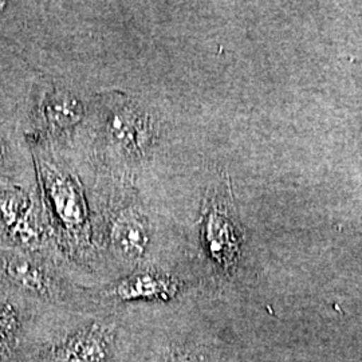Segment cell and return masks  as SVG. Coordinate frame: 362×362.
<instances>
[{"label": "cell", "mask_w": 362, "mask_h": 362, "mask_svg": "<svg viewBox=\"0 0 362 362\" xmlns=\"http://www.w3.org/2000/svg\"><path fill=\"white\" fill-rule=\"evenodd\" d=\"M1 153H3V149H1V146H0V158H1Z\"/></svg>", "instance_id": "9"}, {"label": "cell", "mask_w": 362, "mask_h": 362, "mask_svg": "<svg viewBox=\"0 0 362 362\" xmlns=\"http://www.w3.org/2000/svg\"><path fill=\"white\" fill-rule=\"evenodd\" d=\"M105 357L104 337L93 329L73 338L59 356L61 362H101Z\"/></svg>", "instance_id": "5"}, {"label": "cell", "mask_w": 362, "mask_h": 362, "mask_svg": "<svg viewBox=\"0 0 362 362\" xmlns=\"http://www.w3.org/2000/svg\"><path fill=\"white\" fill-rule=\"evenodd\" d=\"M148 240L145 223L137 215L125 214L116 220L112 230V242L117 254L125 260L134 262L143 258Z\"/></svg>", "instance_id": "2"}, {"label": "cell", "mask_w": 362, "mask_h": 362, "mask_svg": "<svg viewBox=\"0 0 362 362\" xmlns=\"http://www.w3.org/2000/svg\"><path fill=\"white\" fill-rule=\"evenodd\" d=\"M170 362H194L192 360H189V358H176V360H173V361Z\"/></svg>", "instance_id": "8"}, {"label": "cell", "mask_w": 362, "mask_h": 362, "mask_svg": "<svg viewBox=\"0 0 362 362\" xmlns=\"http://www.w3.org/2000/svg\"><path fill=\"white\" fill-rule=\"evenodd\" d=\"M177 285L169 276L157 272H140L124 281L117 287V294L122 299H163L175 296Z\"/></svg>", "instance_id": "3"}, {"label": "cell", "mask_w": 362, "mask_h": 362, "mask_svg": "<svg viewBox=\"0 0 362 362\" xmlns=\"http://www.w3.org/2000/svg\"><path fill=\"white\" fill-rule=\"evenodd\" d=\"M7 274L19 285L26 287L28 290L46 296L49 293V282L45 274L26 259L13 258L7 262L6 266Z\"/></svg>", "instance_id": "6"}, {"label": "cell", "mask_w": 362, "mask_h": 362, "mask_svg": "<svg viewBox=\"0 0 362 362\" xmlns=\"http://www.w3.org/2000/svg\"><path fill=\"white\" fill-rule=\"evenodd\" d=\"M105 128L110 141L130 155H143L153 140L149 118L129 103L110 107Z\"/></svg>", "instance_id": "1"}, {"label": "cell", "mask_w": 362, "mask_h": 362, "mask_svg": "<svg viewBox=\"0 0 362 362\" xmlns=\"http://www.w3.org/2000/svg\"><path fill=\"white\" fill-rule=\"evenodd\" d=\"M45 115L47 122L58 130L70 129L77 125L83 116L82 104L71 93L55 91L46 103Z\"/></svg>", "instance_id": "4"}, {"label": "cell", "mask_w": 362, "mask_h": 362, "mask_svg": "<svg viewBox=\"0 0 362 362\" xmlns=\"http://www.w3.org/2000/svg\"><path fill=\"white\" fill-rule=\"evenodd\" d=\"M231 226L228 220L218 214H214L208 221V240L212 252L226 254V248H230V242L233 243V233H230ZM233 250V247H231Z\"/></svg>", "instance_id": "7"}]
</instances>
